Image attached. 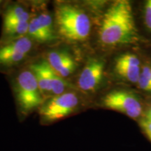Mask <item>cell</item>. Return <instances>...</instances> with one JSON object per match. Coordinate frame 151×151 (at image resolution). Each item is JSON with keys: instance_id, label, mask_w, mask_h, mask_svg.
<instances>
[{"instance_id": "3", "label": "cell", "mask_w": 151, "mask_h": 151, "mask_svg": "<svg viewBox=\"0 0 151 151\" xmlns=\"http://www.w3.org/2000/svg\"><path fill=\"white\" fill-rule=\"evenodd\" d=\"M6 78L14 96L18 120L22 122L37 112L45 99L28 64L7 75Z\"/></svg>"}, {"instance_id": "2", "label": "cell", "mask_w": 151, "mask_h": 151, "mask_svg": "<svg viewBox=\"0 0 151 151\" xmlns=\"http://www.w3.org/2000/svg\"><path fill=\"white\" fill-rule=\"evenodd\" d=\"M98 39L105 47L131 44L138 40L137 29L131 4L117 0L109 6L101 17Z\"/></svg>"}, {"instance_id": "6", "label": "cell", "mask_w": 151, "mask_h": 151, "mask_svg": "<svg viewBox=\"0 0 151 151\" xmlns=\"http://www.w3.org/2000/svg\"><path fill=\"white\" fill-rule=\"evenodd\" d=\"M50 47L43 57L60 77L71 82V79L75 78L81 69V50L63 43Z\"/></svg>"}, {"instance_id": "4", "label": "cell", "mask_w": 151, "mask_h": 151, "mask_svg": "<svg viewBox=\"0 0 151 151\" xmlns=\"http://www.w3.org/2000/svg\"><path fill=\"white\" fill-rule=\"evenodd\" d=\"M84 96L78 90H72L46 99L37 111L40 124L51 125L78 114L83 109Z\"/></svg>"}, {"instance_id": "18", "label": "cell", "mask_w": 151, "mask_h": 151, "mask_svg": "<svg viewBox=\"0 0 151 151\" xmlns=\"http://www.w3.org/2000/svg\"><path fill=\"white\" fill-rule=\"evenodd\" d=\"M7 3H8V1H2V0H0V15L2 14L3 11L4 10Z\"/></svg>"}, {"instance_id": "12", "label": "cell", "mask_w": 151, "mask_h": 151, "mask_svg": "<svg viewBox=\"0 0 151 151\" xmlns=\"http://www.w3.org/2000/svg\"><path fill=\"white\" fill-rule=\"evenodd\" d=\"M29 22L2 24L0 43H5L27 36Z\"/></svg>"}, {"instance_id": "20", "label": "cell", "mask_w": 151, "mask_h": 151, "mask_svg": "<svg viewBox=\"0 0 151 151\" xmlns=\"http://www.w3.org/2000/svg\"><path fill=\"white\" fill-rule=\"evenodd\" d=\"M150 73H151V67H150Z\"/></svg>"}, {"instance_id": "11", "label": "cell", "mask_w": 151, "mask_h": 151, "mask_svg": "<svg viewBox=\"0 0 151 151\" xmlns=\"http://www.w3.org/2000/svg\"><path fill=\"white\" fill-rule=\"evenodd\" d=\"M32 15V10L29 11V7L24 4L8 1L1 14L2 24L29 22Z\"/></svg>"}, {"instance_id": "1", "label": "cell", "mask_w": 151, "mask_h": 151, "mask_svg": "<svg viewBox=\"0 0 151 151\" xmlns=\"http://www.w3.org/2000/svg\"><path fill=\"white\" fill-rule=\"evenodd\" d=\"M52 14L60 42L81 50L92 32L91 18L86 7L78 1H56Z\"/></svg>"}, {"instance_id": "15", "label": "cell", "mask_w": 151, "mask_h": 151, "mask_svg": "<svg viewBox=\"0 0 151 151\" xmlns=\"http://www.w3.org/2000/svg\"><path fill=\"white\" fill-rule=\"evenodd\" d=\"M116 60L125 65L133 66V67H140V60L137 56L134 54L128 53V52L121 54Z\"/></svg>"}, {"instance_id": "7", "label": "cell", "mask_w": 151, "mask_h": 151, "mask_svg": "<svg viewBox=\"0 0 151 151\" xmlns=\"http://www.w3.org/2000/svg\"><path fill=\"white\" fill-rule=\"evenodd\" d=\"M27 36L38 46H52L60 42L55 27L53 14L43 1L32 3Z\"/></svg>"}, {"instance_id": "13", "label": "cell", "mask_w": 151, "mask_h": 151, "mask_svg": "<svg viewBox=\"0 0 151 151\" xmlns=\"http://www.w3.org/2000/svg\"><path fill=\"white\" fill-rule=\"evenodd\" d=\"M113 70L119 78L132 83H137L141 72L140 67L125 65L116 60H115Z\"/></svg>"}, {"instance_id": "16", "label": "cell", "mask_w": 151, "mask_h": 151, "mask_svg": "<svg viewBox=\"0 0 151 151\" xmlns=\"http://www.w3.org/2000/svg\"><path fill=\"white\" fill-rule=\"evenodd\" d=\"M139 126L144 134L151 142V122L146 118H141L139 120Z\"/></svg>"}, {"instance_id": "17", "label": "cell", "mask_w": 151, "mask_h": 151, "mask_svg": "<svg viewBox=\"0 0 151 151\" xmlns=\"http://www.w3.org/2000/svg\"><path fill=\"white\" fill-rule=\"evenodd\" d=\"M144 20L146 27L151 30V0L147 1L145 5Z\"/></svg>"}, {"instance_id": "10", "label": "cell", "mask_w": 151, "mask_h": 151, "mask_svg": "<svg viewBox=\"0 0 151 151\" xmlns=\"http://www.w3.org/2000/svg\"><path fill=\"white\" fill-rule=\"evenodd\" d=\"M104 108L122 113L130 118L138 119L143 113L142 106L138 97L126 90H113L102 97Z\"/></svg>"}, {"instance_id": "14", "label": "cell", "mask_w": 151, "mask_h": 151, "mask_svg": "<svg viewBox=\"0 0 151 151\" xmlns=\"http://www.w3.org/2000/svg\"><path fill=\"white\" fill-rule=\"evenodd\" d=\"M139 88L151 93V73L150 67L146 66L141 69V72L138 81Z\"/></svg>"}, {"instance_id": "9", "label": "cell", "mask_w": 151, "mask_h": 151, "mask_svg": "<svg viewBox=\"0 0 151 151\" xmlns=\"http://www.w3.org/2000/svg\"><path fill=\"white\" fill-rule=\"evenodd\" d=\"M105 62L98 58H90L75 77V88L85 95L99 89L104 77Z\"/></svg>"}, {"instance_id": "5", "label": "cell", "mask_w": 151, "mask_h": 151, "mask_svg": "<svg viewBox=\"0 0 151 151\" xmlns=\"http://www.w3.org/2000/svg\"><path fill=\"white\" fill-rule=\"evenodd\" d=\"M37 46L28 36L0 43V73L7 76L27 65L32 60Z\"/></svg>"}, {"instance_id": "19", "label": "cell", "mask_w": 151, "mask_h": 151, "mask_svg": "<svg viewBox=\"0 0 151 151\" xmlns=\"http://www.w3.org/2000/svg\"><path fill=\"white\" fill-rule=\"evenodd\" d=\"M145 118L151 122V107L146 111V115H145Z\"/></svg>"}, {"instance_id": "8", "label": "cell", "mask_w": 151, "mask_h": 151, "mask_svg": "<svg viewBox=\"0 0 151 151\" xmlns=\"http://www.w3.org/2000/svg\"><path fill=\"white\" fill-rule=\"evenodd\" d=\"M28 66L32 71L44 99L76 90L71 82L66 81L50 67L43 57L32 60Z\"/></svg>"}]
</instances>
